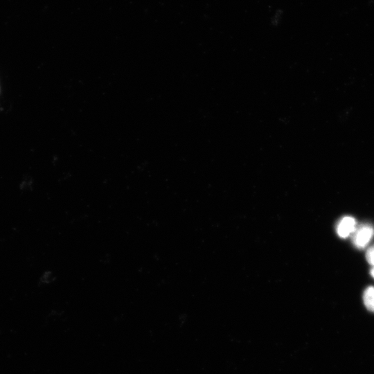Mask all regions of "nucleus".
Segmentation results:
<instances>
[{
  "label": "nucleus",
  "instance_id": "nucleus-5",
  "mask_svg": "<svg viewBox=\"0 0 374 374\" xmlns=\"http://www.w3.org/2000/svg\"><path fill=\"white\" fill-rule=\"evenodd\" d=\"M371 276L374 278V268H373L371 271Z\"/></svg>",
  "mask_w": 374,
  "mask_h": 374
},
{
  "label": "nucleus",
  "instance_id": "nucleus-3",
  "mask_svg": "<svg viewBox=\"0 0 374 374\" xmlns=\"http://www.w3.org/2000/svg\"><path fill=\"white\" fill-rule=\"evenodd\" d=\"M363 301L366 309L374 312V287H368L363 294Z\"/></svg>",
  "mask_w": 374,
  "mask_h": 374
},
{
  "label": "nucleus",
  "instance_id": "nucleus-1",
  "mask_svg": "<svg viewBox=\"0 0 374 374\" xmlns=\"http://www.w3.org/2000/svg\"><path fill=\"white\" fill-rule=\"evenodd\" d=\"M374 235V229L371 226H362L356 232L354 243L358 248H364Z\"/></svg>",
  "mask_w": 374,
  "mask_h": 374
},
{
  "label": "nucleus",
  "instance_id": "nucleus-4",
  "mask_svg": "<svg viewBox=\"0 0 374 374\" xmlns=\"http://www.w3.org/2000/svg\"><path fill=\"white\" fill-rule=\"evenodd\" d=\"M366 258L368 263L374 266V245L367 250Z\"/></svg>",
  "mask_w": 374,
  "mask_h": 374
},
{
  "label": "nucleus",
  "instance_id": "nucleus-2",
  "mask_svg": "<svg viewBox=\"0 0 374 374\" xmlns=\"http://www.w3.org/2000/svg\"><path fill=\"white\" fill-rule=\"evenodd\" d=\"M356 221L352 217H344L339 223L337 231L338 235L343 238H347L355 231Z\"/></svg>",
  "mask_w": 374,
  "mask_h": 374
}]
</instances>
